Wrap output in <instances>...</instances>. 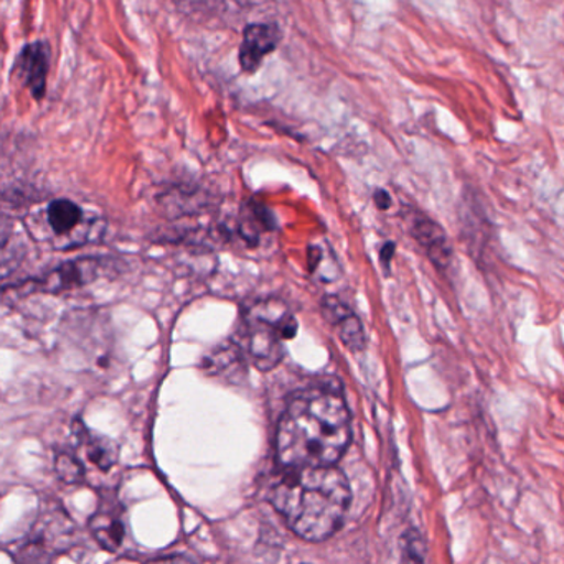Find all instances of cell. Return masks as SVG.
<instances>
[{"mask_svg":"<svg viewBox=\"0 0 564 564\" xmlns=\"http://www.w3.org/2000/svg\"><path fill=\"white\" fill-rule=\"evenodd\" d=\"M408 225H410V231L414 240L424 248L431 261L440 270L449 268L451 261H453V248H451L443 228L436 221L430 220V218L420 214L411 215L408 218Z\"/></svg>","mask_w":564,"mask_h":564,"instance_id":"30bf717a","label":"cell"},{"mask_svg":"<svg viewBox=\"0 0 564 564\" xmlns=\"http://www.w3.org/2000/svg\"><path fill=\"white\" fill-rule=\"evenodd\" d=\"M48 241L56 250H73L98 241L105 234V221L79 207L69 198H55L43 210Z\"/></svg>","mask_w":564,"mask_h":564,"instance_id":"5b68a950","label":"cell"},{"mask_svg":"<svg viewBox=\"0 0 564 564\" xmlns=\"http://www.w3.org/2000/svg\"><path fill=\"white\" fill-rule=\"evenodd\" d=\"M78 542V529L66 510L56 502L46 503L40 510L35 523L23 545L17 550L20 563H46L53 556L63 555Z\"/></svg>","mask_w":564,"mask_h":564,"instance_id":"277c9868","label":"cell"},{"mask_svg":"<svg viewBox=\"0 0 564 564\" xmlns=\"http://www.w3.org/2000/svg\"><path fill=\"white\" fill-rule=\"evenodd\" d=\"M105 271L106 263L101 258H79V260L66 261L46 273L42 280L36 281V288L48 294H62V292L91 284L93 281L102 276Z\"/></svg>","mask_w":564,"mask_h":564,"instance_id":"8992f818","label":"cell"},{"mask_svg":"<svg viewBox=\"0 0 564 564\" xmlns=\"http://www.w3.org/2000/svg\"><path fill=\"white\" fill-rule=\"evenodd\" d=\"M55 473L63 484L78 486L85 482V464L79 459L78 454L73 451H59L55 456Z\"/></svg>","mask_w":564,"mask_h":564,"instance_id":"5bb4252c","label":"cell"},{"mask_svg":"<svg viewBox=\"0 0 564 564\" xmlns=\"http://www.w3.org/2000/svg\"><path fill=\"white\" fill-rule=\"evenodd\" d=\"M89 530L96 542L106 552L116 553L121 550L126 539L124 520L121 510L115 503L102 502L89 519Z\"/></svg>","mask_w":564,"mask_h":564,"instance_id":"8fae6325","label":"cell"},{"mask_svg":"<svg viewBox=\"0 0 564 564\" xmlns=\"http://www.w3.org/2000/svg\"><path fill=\"white\" fill-rule=\"evenodd\" d=\"M26 245L23 231L12 218L0 215V281L19 270L25 260Z\"/></svg>","mask_w":564,"mask_h":564,"instance_id":"4fadbf2b","label":"cell"},{"mask_svg":"<svg viewBox=\"0 0 564 564\" xmlns=\"http://www.w3.org/2000/svg\"><path fill=\"white\" fill-rule=\"evenodd\" d=\"M350 497L335 466L282 467L270 490V502L289 529L307 542H324L340 529Z\"/></svg>","mask_w":564,"mask_h":564,"instance_id":"7a4b0ae2","label":"cell"},{"mask_svg":"<svg viewBox=\"0 0 564 564\" xmlns=\"http://www.w3.org/2000/svg\"><path fill=\"white\" fill-rule=\"evenodd\" d=\"M50 62H52V50L45 40L26 43L20 50L15 59L13 75L20 79L23 88L40 101L46 93V79H48Z\"/></svg>","mask_w":564,"mask_h":564,"instance_id":"52a82bcc","label":"cell"},{"mask_svg":"<svg viewBox=\"0 0 564 564\" xmlns=\"http://www.w3.org/2000/svg\"><path fill=\"white\" fill-rule=\"evenodd\" d=\"M72 434L79 453L96 469L108 473L118 464L119 449L109 437L88 430L82 420L73 421Z\"/></svg>","mask_w":564,"mask_h":564,"instance_id":"9c48e42d","label":"cell"},{"mask_svg":"<svg viewBox=\"0 0 564 564\" xmlns=\"http://www.w3.org/2000/svg\"><path fill=\"white\" fill-rule=\"evenodd\" d=\"M350 436V416L338 394H301L289 403L278 426V463L281 467L335 466Z\"/></svg>","mask_w":564,"mask_h":564,"instance_id":"6da1fadb","label":"cell"},{"mask_svg":"<svg viewBox=\"0 0 564 564\" xmlns=\"http://www.w3.org/2000/svg\"><path fill=\"white\" fill-rule=\"evenodd\" d=\"M403 550V564H426V546L416 530H411L403 536L401 542Z\"/></svg>","mask_w":564,"mask_h":564,"instance_id":"9a60e30c","label":"cell"},{"mask_svg":"<svg viewBox=\"0 0 564 564\" xmlns=\"http://www.w3.org/2000/svg\"><path fill=\"white\" fill-rule=\"evenodd\" d=\"M281 43V30L274 23H251L245 29L241 40L240 66L243 72L253 73L260 68L263 59Z\"/></svg>","mask_w":564,"mask_h":564,"instance_id":"ba28073f","label":"cell"},{"mask_svg":"<svg viewBox=\"0 0 564 564\" xmlns=\"http://www.w3.org/2000/svg\"><path fill=\"white\" fill-rule=\"evenodd\" d=\"M177 6L185 7V9H191V7L198 6V3L204 2V0H174Z\"/></svg>","mask_w":564,"mask_h":564,"instance_id":"e0dca14e","label":"cell"},{"mask_svg":"<svg viewBox=\"0 0 564 564\" xmlns=\"http://www.w3.org/2000/svg\"><path fill=\"white\" fill-rule=\"evenodd\" d=\"M148 564H194L191 560L185 556H165V558L154 560V562Z\"/></svg>","mask_w":564,"mask_h":564,"instance_id":"2e32d148","label":"cell"},{"mask_svg":"<svg viewBox=\"0 0 564 564\" xmlns=\"http://www.w3.org/2000/svg\"><path fill=\"white\" fill-rule=\"evenodd\" d=\"M322 312L325 318L337 328L338 337L345 347L351 351H360L365 348V332L361 322L348 311L347 305L341 304L337 297H325L322 302Z\"/></svg>","mask_w":564,"mask_h":564,"instance_id":"7c38bea8","label":"cell"},{"mask_svg":"<svg viewBox=\"0 0 564 564\" xmlns=\"http://www.w3.org/2000/svg\"><path fill=\"white\" fill-rule=\"evenodd\" d=\"M297 322L278 299L258 302L245 318V350L260 370H273L282 358V341L294 337Z\"/></svg>","mask_w":564,"mask_h":564,"instance_id":"3957f363","label":"cell"}]
</instances>
